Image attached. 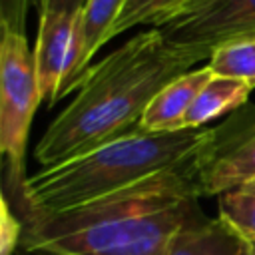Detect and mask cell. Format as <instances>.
Here are the masks:
<instances>
[{"label": "cell", "mask_w": 255, "mask_h": 255, "mask_svg": "<svg viewBox=\"0 0 255 255\" xmlns=\"http://www.w3.org/2000/svg\"><path fill=\"white\" fill-rule=\"evenodd\" d=\"M211 143V141H209ZM195 155L88 203L26 219L28 255H165L171 239L199 217L201 165Z\"/></svg>", "instance_id": "6da1fadb"}, {"label": "cell", "mask_w": 255, "mask_h": 255, "mask_svg": "<svg viewBox=\"0 0 255 255\" xmlns=\"http://www.w3.org/2000/svg\"><path fill=\"white\" fill-rule=\"evenodd\" d=\"M209 56L211 50L173 42L159 28L129 38L84 72L74 100L36 143V161L48 167L135 131L153 96Z\"/></svg>", "instance_id": "7a4b0ae2"}, {"label": "cell", "mask_w": 255, "mask_h": 255, "mask_svg": "<svg viewBox=\"0 0 255 255\" xmlns=\"http://www.w3.org/2000/svg\"><path fill=\"white\" fill-rule=\"evenodd\" d=\"M215 128L181 131H129L96 149L42 167L26 177L18 195L26 219L58 213L135 183L199 153Z\"/></svg>", "instance_id": "3957f363"}, {"label": "cell", "mask_w": 255, "mask_h": 255, "mask_svg": "<svg viewBox=\"0 0 255 255\" xmlns=\"http://www.w3.org/2000/svg\"><path fill=\"white\" fill-rule=\"evenodd\" d=\"M0 28V153L12 191L20 195L26 181L24 159L30 124L42 102V92L26 34L8 26Z\"/></svg>", "instance_id": "277c9868"}, {"label": "cell", "mask_w": 255, "mask_h": 255, "mask_svg": "<svg viewBox=\"0 0 255 255\" xmlns=\"http://www.w3.org/2000/svg\"><path fill=\"white\" fill-rule=\"evenodd\" d=\"M249 179H255V106L245 104L215 128L201 165V191L221 195Z\"/></svg>", "instance_id": "5b68a950"}, {"label": "cell", "mask_w": 255, "mask_h": 255, "mask_svg": "<svg viewBox=\"0 0 255 255\" xmlns=\"http://www.w3.org/2000/svg\"><path fill=\"white\" fill-rule=\"evenodd\" d=\"M159 30L173 42L213 50L225 42L255 38V0H213L167 20Z\"/></svg>", "instance_id": "8992f818"}, {"label": "cell", "mask_w": 255, "mask_h": 255, "mask_svg": "<svg viewBox=\"0 0 255 255\" xmlns=\"http://www.w3.org/2000/svg\"><path fill=\"white\" fill-rule=\"evenodd\" d=\"M78 12H40L38 40L34 46L42 102L54 106L72 64Z\"/></svg>", "instance_id": "52a82bcc"}, {"label": "cell", "mask_w": 255, "mask_h": 255, "mask_svg": "<svg viewBox=\"0 0 255 255\" xmlns=\"http://www.w3.org/2000/svg\"><path fill=\"white\" fill-rule=\"evenodd\" d=\"M124 4L126 0H86L84 8L78 12L72 64L60 88L58 100L76 90L80 78L92 66L96 52L112 40V30L122 14Z\"/></svg>", "instance_id": "ba28073f"}, {"label": "cell", "mask_w": 255, "mask_h": 255, "mask_svg": "<svg viewBox=\"0 0 255 255\" xmlns=\"http://www.w3.org/2000/svg\"><path fill=\"white\" fill-rule=\"evenodd\" d=\"M213 78V70L209 66L199 70H189L175 80H171L167 86H163L149 106L145 108L137 129L141 131H181V122L199 96V92L205 88V84Z\"/></svg>", "instance_id": "9c48e42d"}, {"label": "cell", "mask_w": 255, "mask_h": 255, "mask_svg": "<svg viewBox=\"0 0 255 255\" xmlns=\"http://www.w3.org/2000/svg\"><path fill=\"white\" fill-rule=\"evenodd\" d=\"M165 255H249L247 239H243L219 215L189 221L167 245Z\"/></svg>", "instance_id": "30bf717a"}, {"label": "cell", "mask_w": 255, "mask_h": 255, "mask_svg": "<svg viewBox=\"0 0 255 255\" xmlns=\"http://www.w3.org/2000/svg\"><path fill=\"white\" fill-rule=\"evenodd\" d=\"M251 90L253 86L243 80L213 74V78L205 84V88L187 110L181 122V129H201V126H205L207 122L241 110L247 104Z\"/></svg>", "instance_id": "8fae6325"}, {"label": "cell", "mask_w": 255, "mask_h": 255, "mask_svg": "<svg viewBox=\"0 0 255 255\" xmlns=\"http://www.w3.org/2000/svg\"><path fill=\"white\" fill-rule=\"evenodd\" d=\"M207 66L217 76L243 80L255 88V38L231 40L213 48Z\"/></svg>", "instance_id": "7c38bea8"}, {"label": "cell", "mask_w": 255, "mask_h": 255, "mask_svg": "<svg viewBox=\"0 0 255 255\" xmlns=\"http://www.w3.org/2000/svg\"><path fill=\"white\" fill-rule=\"evenodd\" d=\"M187 2L189 0H126L122 14L112 30V38L141 24H151L153 28H159L167 20L177 16Z\"/></svg>", "instance_id": "4fadbf2b"}, {"label": "cell", "mask_w": 255, "mask_h": 255, "mask_svg": "<svg viewBox=\"0 0 255 255\" xmlns=\"http://www.w3.org/2000/svg\"><path fill=\"white\" fill-rule=\"evenodd\" d=\"M219 217L243 239H255V179L231 187L219 195Z\"/></svg>", "instance_id": "5bb4252c"}, {"label": "cell", "mask_w": 255, "mask_h": 255, "mask_svg": "<svg viewBox=\"0 0 255 255\" xmlns=\"http://www.w3.org/2000/svg\"><path fill=\"white\" fill-rule=\"evenodd\" d=\"M24 235L22 221L14 215L10 201L6 197L0 199V255H12L16 253L20 241Z\"/></svg>", "instance_id": "9a60e30c"}, {"label": "cell", "mask_w": 255, "mask_h": 255, "mask_svg": "<svg viewBox=\"0 0 255 255\" xmlns=\"http://www.w3.org/2000/svg\"><path fill=\"white\" fill-rule=\"evenodd\" d=\"M34 0H0V26L24 32L28 8Z\"/></svg>", "instance_id": "2e32d148"}, {"label": "cell", "mask_w": 255, "mask_h": 255, "mask_svg": "<svg viewBox=\"0 0 255 255\" xmlns=\"http://www.w3.org/2000/svg\"><path fill=\"white\" fill-rule=\"evenodd\" d=\"M86 0H40V12H80Z\"/></svg>", "instance_id": "e0dca14e"}, {"label": "cell", "mask_w": 255, "mask_h": 255, "mask_svg": "<svg viewBox=\"0 0 255 255\" xmlns=\"http://www.w3.org/2000/svg\"><path fill=\"white\" fill-rule=\"evenodd\" d=\"M209 2H213V0H189V2L183 6V10H181L177 16H181V14H189V12H195V10L203 8V6H207ZM173 18H175V16H173Z\"/></svg>", "instance_id": "ac0fdd59"}, {"label": "cell", "mask_w": 255, "mask_h": 255, "mask_svg": "<svg viewBox=\"0 0 255 255\" xmlns=\"http://www.w3.org/2000/svg\"><path fill=\"white\" fill-rule=\"evenodd\" d=\"M247 249H249V255H255V239L247 241Z\"/></svg>", "instance_id": "d6986e66"}]
</instances>
